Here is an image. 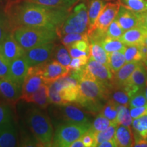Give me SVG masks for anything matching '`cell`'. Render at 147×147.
I'll return each instance as SVG.
<instances>
[{"label":"cell","mask_w":147,"mask_h":147,"mask_svg":"<svg viewBox=\"0 0 147 147\" xmlns=\"http://www.w3.org/2000/svg\"><path fill=\"white\" fill-rule=\"evenodd\" d=\"M3 10L12 31L22 26L56 29L63 23L70 11L47 6L29 0H8Z\"/></svg>","instance_id":"1"},{"label":"cell","mask_w":147,"mask_h":147,"mask_svg":"<svg viewBox=\"0 0 147 147\" xmlns=\"http://www.w3.org/2000/svg\"><path fill=\"white\" fill-rule=\"evenodd\" d=\"M79 95L75 104L87 113H100L110 99L111 89L96 79L81 78L78 82Z\"/></svg>","instance_id":"2"},{"label":"cell","mask_w":147,"mask_h":147,"mask_svg":"<svg viewBox=\"0 0 147 147\" xmlns=\"http://www.w3.org/2000/svg\"><path fill=\"white\" fill-rule=\"evenodd\" d=\"M45 110L38 106H30L25 110L24 120L39 146H53L52 121Z\"/></svg>","instance_id":"3"},{"label":"cell","mask_w":147,"mask_h":147,"mask_svg":"<svg viewBox=\"0 0 147 147\" xmlns=\"http://www.w3.org/2000/svg\"><path fill=\"white\" fill-rule=\"evenodd\" d=\"M12 33L16 41L25 51L55 42L58 38L56 29L47 27L22 26L16 27Z\"/></svg>","instance_id":"4"},{"label":"cell","mask_w":147,"mask_h":147,"mask_svg":"<svg viewBox=\"0 0 147 147\" xmlns=\"http://www.w3.org/2000/svg\"><path fill=\"white\" fill-rule=\"evenodd\" d=\"M48 113L52 122L57 126L64 123L91 125L89 113L76 104H51L48 107Z\"/></svg>","instance_id":"5"},{"label":"cell","mask_w":147,"mask_h":147,"mask_svg":"<svg viewBox=\"0 0 147 147\" xmlns=\"http://www.w3.org/2000/svg\"><path fill=\"white\" fill-rule=\"evenodd\" d=\"M89 29L88 6L82 1L76 4L69 11L63 23L57 27L56 32L59 38L64 35L73 33L83 34Z\"/></svg>","instance_id":"6"},{"label":"cell","mask_w":147,"mask_h":147,"mask_svg":"<svg viewBox=\"0 0 147 147\" xmlns=\"http://www.w3.org/2000/svg\"><path fill=\"white\" fill-rule=\"evenodd\" d=\"M91 125L64 123L58 125L53 136V146L69 147L74 141L80 138Z\"/></svg>","instance_id":"7"},{"label":"cell","mask_w":147,"mask_h":147,"mask_svg":"<svg viewBox=\"0 0 147 147\" xmlns=\"http://www.w3.org/2000/svg\"><path fill=\"white\" fill-rule=\"evenodd\" d=\"M55 45V42H51L25 51L24 56L28 62L29 67L45 63L52 59Z\"/></svg>","instance_id":"8"},{"label":"cell","mask_w":147,"mask_h":147,"mask_svg":"<svg viewBox=\"0 0 147 147\" xmlns=\"http://www.w3.org/2000/svg\"><path fill=\"white\" fill-rule=\"evenodd\" d=\"M84 69L91 78L102 82L112 89L114 74L107 65L89 57L87 63L84 66Z\"/></svg>","instance_id":"9"},{"label":"cell","mask_w":147,"mask_h":147,"mask_svg":"<svg viewBox=\"0 0 147 147\" xmlns=\"http://www.w3.org/2000/svg\"><path fill=\"white\" fill-rule=\"evenodd\" d=\"M146 82L147 66L143 63V61H141L132 72L123 87L131 97L140 89H144Z\"/></svg>","instance_id":"10"},{"label":"cell","mask_w":147,"mask_h":147,"mask_svg":"<svg viewBox=\"0 0 147 147\" xmlns=\"http://www.w3.org/2000/svg\"><path fill=\"white\" fill-rule=\"evenodd\" d=\"M69 70L67 67L54 59L41 64V75L44 83L49 85L61 77L67 76Z\"/></svg>","instance_id":"11"},{"label":"cell","mask_w":147,"mask_h":147,"mask_svg":"<svg viewBox=\"0 0 147 147\" xmlns=\"http://www.w3.org/2000/svg\"><path fill=\"white\" fill-rule=\"evenodd\" d=\"M25 51L16 41L12 32L0 44V54L9 63L23 56Z\"/></svg>","instance_id":"12"},{"label":"cell","mask_w":147,"mask_h":147,"mask_svg":"<svg viewBox=\"0 0 147 147\" xmlns=\"http://www.w3.org/2000/svg\"><path fill=\"white\" fill-rule=\"evenodd\" d=\"M0 94L4 102L14 106L21 100L22 85L7 78H0Z\"/></svg>","instance_id":"13"},{"label":"cell","mask_w":147,"mask_h":147,"mask_svg":"<svg viewBox=\"0 0 147 147\" xmlns=\"http://www.w3.org/2000/svg\"><path fill=\"white\" fill-rule=\"evenodd\" d=\"M121 4L120 1L115 3H106L97 18L95 23V29L96 28L103 32H106L110 23L115 19L120 8Z\"/></svg>","instance_id":"14"},{"label":"cell","mask_w":147,"mask_h":147,"mask_svg":"<svg viewBox=\"0 0 147 147\" xmlns=\"http://www.w3.org/2000/svg\"><path fill=\"white\" fill-rule=\"evenodd\" d=\"M29 68V63L24 55L16 59L10 64V69L7 79L22 85L28 72Z\"/></svg>","instance_id":"15"},{"label":"cell","mask_w":147,"mask_h":147,"mask_svg":"<svg viewBox=\"0 0 147 147\" xmlns=\"http://www.w3.org/2000/svg\"><path fill=\"white\" fill-rule=\"evenodd\" d=\"M43 83L44 80L41 75L29 69L25 80L22 84L21 100L25 102L29 97L34 94Z\"/></svg>","instance_id":"16"},{"label":"cell","mask_w":147,"mask_h":147,"mask_svg":"<svg viewBox=\"0 0 147 147\" xmlns=\"http://www.w3.org/2000/svg\"><path fill=\"white\" fill-rule=\"evenodd\" d=\"M115 19L124 31L136 27L138 25V14L123 5L121 4L120 8Z\"/></svg>","instance_id":"17"},{"label":"cell","mask_w":147,"mask_h":147,"mask_svg":"<svg viewBox=\"0 0 147 147\" xmlns=\"http://www.w3.org/2000/svg\"><path fill=\"white\" fill-rule=\"evenodd\" d=\"M17 143V132L12 121L0 125V147H13Z\"/></svg>","instance_id":"18"},{"label":"cell","mask_w":147,"mask_h":147,"mask_svg":"<svg viewBox=\"0 0 147 147\" xmlns=\"http://www.w3.org/2000/svg\"><path fill=\"white\" fill-rule=\"evenodd\" d=\"M140 61L127 62L119 69L113 75V87L112 88H122L128 80L134 69L140 63Z\"/></svg>","instance_id":"19"},{"label":"cell","mask_w":147,"mask_h":147,"mask_svg":"<svg viewBox=\"0 0 147 147\" xmlns=\"http://www.w3.org/2000/svg\"><path fill=\"white\" fill-rule=\"evenodd\" d=\"M115 138L117 146H133L134 143V133L131 127L119 125L116 129Z\"/></svg>","instance_id":"20"},{"label":"cell","mask_w":147,"mask_h":147,"mask_svg":"<svg viewBox=\"0 0 147 147\" xmlns=\"http://www.w3.org/2000/svg\"><path fill=\"white\" fill-rule=\"evenodd\" d=\"M25 102L34 103L40 108L43 109H47L51 104L49 97V85L43 83L39 89L30 97H29Z\"/></svg>","instance_id":"21"},{"label":"cell","mask_w":147,"mask_h":147,"mask_svg":"<svg viewBox=\"0 0 147 147\" xmlns=\"http://www.w3.org/2000/svg\"><path fill=\"white\" fill-rule=\"evenodd\" d=\"M146 34L147 32L144 29L136 27L125 31L119 40L126 46L139 45L140 44L142 43Z\"/></svg>","instance_id":"22"},{"label":"cell","mask_w":147,"mask_h":147,"mask_svg":"<svg viewBox=\"0 0 147 147\" xmlns=\"http://www.w3.org/2000/svg\"><path fill=\"white\" fill-rule=\"evenodd\" d=\"M106 3L103 0H88V14H89V29L87 33L95 29V23L104 8Z\"/></svg>","instance_id":"23"},{"label":"cell","mask_w":147,"mask_h":147,"mask_svg":"<svg viewBox=\"0 0 147 147\" xmlns=\"http://www.w3.org/2000/svg\"><path fill=\"white\" fill-rule=\"evenodd\" d=\"M89 43V57L108 66V54L102 46L98 42L94 41H90Z\"/></svg>","instance_id":"24"},{"label":"cell","mask_w":147,"mask_h":147,"mask_svg":"<svg viewBox=\"0 0 147 147\" xmlns=\"http://www.w3.org/2000/svg\"><path fill=\"white\" fill-rule=\"evenodd\" d=\"M71 55L69 54L67 48L63 44H55L52 55V59H54L65 67H68L71 63Z\"/></svg>","instance_id":"25"},{"label":"cell","mask_w":147,"mask_h":147,"mask_svg":"<svg viewBox=\"0 0 147 147\" xmlns=\"http://www.w3.org/2000/svg\"><path fill=\"white\" fill-rule=\"evenodd\" d=\"M132 129L134 140L140 138L147 139V115L133 119Z\"/></svg>","instance_id":"26"},{"label":"cell","mask_w":147,"mask_h":147,"mask_svg":"<svg viewBox=\"0 0 147 147\" xmlns=\"http://www.w3.org/2000/svg\"><path fill=\"white\" fill-rule=\"evenodd\" d=\"M108 54V66L113 74H115L126 63L123 51H115Z\"/></svg>","instance_id":"27"},{"label":"cell","mask_w":147,"mask_h":147,"mask_svg":"<svg viewBox=\"0 0 147 147\" xmlns=\"http://www.w3.org/2000/svg\"><path fill=\"white\" fill-rule=\"evenodd\" d=\"M29 1L47 6L64 8L71 10L73 7L77 4L78 1H80V0H29Z\"/></svg>","instance_id":"28"},{"label":"cell","mask_w":147,"mask_h":147,"mask_svg":"<svg viewBox=\"0 0 147 147\" xmlns=\"http://www.w3.org/2000/svg\"><path fill=\"white\" fill-rule=\"evenodd\" d=\"M129 93L124 87L112 88L110 94V99L113 100L119 105L129 106L130 100Z\"/></svg>","instance_id":"29"},{"label":"cell","mask_w":147,"mask_h":147,"mask_svg":"<svg viewBox=\"0 0 147 147\" xmlns=\"http://www.w3.org/2000/svg\"><path fill=\"white\" fill-rule=\"evenodd\" d=\"M59 93L63 101L64 104L75 103L79 95V84L78 85H71L64 87L59 91Z\"/></svg>","instance_id":"30"},{"label":"cell","mask_w":147,"mask_h":147,"mask_svg":"<svg viewBox=\"0 0 147 147\" xmlns=\"http://www.w3.org/2000/svg\"><path fill=\"white\" fill-rule=\"evenodd\" d=\"M100 45L102 46L108 53H110L115 51H125L126 45H124L119 39H115V38H110L106 36Z\"/></svg>","instance_id":"31"},{"label":"cell","mask_w":147,"mask_h":147,"mask_svg":"<svg viewBox=\"0 0 147 147\" xmlns=\"http://www.w3.org/2000/svg\"><path fill=\"white\" fill-rule=\"evenodd\" d=\"M117 106H118V104L117 103H115L111 99H109L106 102V104H104V106H103L102 110L99 113L105 117L106 118L109 119L112 123H117V114H118Z\"/></svg>","instance_id":"32"},{"label":"cell","mask_w":147,"mask_h":147,"mask_svg":"<svg viewBox=\"0 0 147 147\" xmlns=\"http://www.w3.org/2000/svg\"><path fill=\"white\" fill-rule=\"evenodd\" d=\"M117 111H118V114H117V122L118 125L131 127L133 119L130 114V109L128 108V106L118 104Z\"/></svg>","instance_id":"33"},{"label":"cell","mask_w":147,"mask_h":147,"mask_svg":"<svg viewBox=\"0 0 147 147\" xmlns=\"http://www.w3.org/2000/svg\"><path fill=\"white\" fill-rule=\"evenodd\" d=\"M118 125L117 123H112L104 131L95 132V146H97L99 144L104 141L113 138Z\"/></svg>","instance_id":"34"},{"label":"cell","mask_w":147,"mask_h":147,"mask_svg":"<svg viewBox=\"0 0 147 147\" xmlns=\"http://www.w3.org/2000/svg\"><path fill=\"white\" fill-rule=\"evenodd\" d=\"M121 3L136 13L147 11V0H121Z\"/></svg>","instance_id":"35"},{"label":"cell","mask_w":147,"mask_h":147,"mask_svg":"<svg viewBox=\"0 0 147 147\" xmlns=\"http://www.w3.org/2000/svg\"><path fill=\"white\" fill-rule=\"evenodd\" d=\"M125 58L126 63L131 61H143L142 55L140 52L138 46L129 45L126 46L124 51Z\"/></svg>","instance_id":"36"},{"label":"cell","mask_w":147,"mask_h":147,"mask_svg":"<svg viewBox=\"0 0 147 147\" xmlns=\"http://www.w3.org/2000/svg\"><path fill=\"white\" fill-rule=\"evenodd\" d=\"M12 32L10 22L3 8L0 9V44Z\"/></svg>","instance_id":"37"},{"label":"cell","mask_w":147,"mask_h":147,"mask_svg":"<svg viewBox=\"0 0 147 147\" xmlns=\"http://www.w3.org/2000/svg\"><path fill=\"white\" fill-rule=\"evenodd\" d=\"M112 123H112L109 119L98 113L93 122L91 123L90 129L94 132L102 131L107 129Z\"/></svg>","instance_id":"38"},{"label":"cell","mask_w":147,"mask_h":147,"mask_svg":"<svg viewBox=\"0 0 147 147\" xmlns=\"http://www.w3.org/2000/svg\"><path fill=\"white\" fill-rule=\"evenodd\" d=\"M61 43L63 44L66 47H69V45L74 43V42L78 41V40H89V36L87 33H83V34H78V33H73V34H68L64 35L59 38Z\"/></svg>","instance_id":"39"},{"label":"cell","mask_w":147,"mask_h":147,"mask_svg":"<svg viewBox=\"0 0 147 147\" xmlns=\"http://www.w3.org/2000/svg\"><path fill=\"white\" fill-rule=\"evenodd\" d=\"M146 105H147V100L144 95V89H140L130 97L129 103V108L140 107Z\"/></svg>","instance_id":"40"},{"label":"cell","mask_w":147,"mask_h":147,"mask_svg":"<svg viewBox=\"0 0 147 147\" xmlns=\"http://www.w3.org/2000/svg\"><path fill=\"white\" fill-rule=\"evenodd\" d=\"M124 32L125 31L119 25L118 21L115 19L108 26L106 30V36L115 39H119Z\"/></svg>","instance_id":"41"},{"label":"cell","mask_w":147,"mask_h":147,"mask_svg":"<svg viewBox=\"0 0 147 147\" xmlns=\"http://www.w3.org/2000/svg\"><path fill=\"white\" fill-rule=\"evenodd\" d=\"M8 104L0 102V125L12 121V113Z\"/></svg>","instance_id":"42"},{"label":"cell","mask_w":147,"mask_h":147,"mask_svg":"<svg viewBox=\"0 0 147 147\" xmlns=\"http://www.w3.org/2000/svg\"><path fill=\"white\" fill-rule=\"evenodd\" d=\"M89 59V55H84V56L80 57L73 58L71 61L70 64L67 67V68H68L69 71L79 70V69L83 67L87 63Z\"/></svg>","instance_id":"43"},{"label":"cell","mask_w":147,"mask_h":147,"mask_svg":"<svg viewBox=\"0 0 147 147\" xmlns=\"http://www.w3.org/2000/svg\"><path fill=\"white\" fill-rule=\"evenodd\" d=\"M85 147H95V132L91 129L80 137Z\"/></svg>","instance_id":"44"},{"label":"cell","mask_w":147,"mask_h":147,"mask_svg":"<svg viewBox=\"0 0 147 147\" xmlns=\"http://www.w3.org/2000/svg\"><path fill=\"white\" fill-rule=\"evenodd\" d=\"M10 64L0 54V78H8Z\"/></svg>","instance_id":"45"},{"label":"cell","mask_w":147,"mask_h":147,"mask_svg":"<svg viewBox=\"0 0 147 147\" xmlns=\"http://www.w3.org/2000/svg\"><path fill=\"white\" fill-rule=\"evenodd\" d=\"M130 114L132 119H135L142 116L147 115V105L144 106H140V107L129 108Z\"/></svg>","instance_id":"46"},{"label":"cell","mask_w":147,"mask_h":147,"mask_svg":"<svg viewBox=\"0 0 147 147\" xmlns=\"http://www.w3.org/2000/svg\"><path fill=\"white\" fill-rule=\"evenodd\" d=\"M69 47H74L76 48V49H79V50H81L83 51H86V52L89 53V47H90V43L89 40H78L74 43L71 44L67 47V48Z\"/></svg>","instance_id":"47"},{"label":"cell","mask_w":147,"mask_h":147,"mask_svg":"<svg viewBox=\"0 0 147 147\" xmlns=\"http://www.w3.org/2000/svg\"><path fill=\"white\" fill-rule=\"evenodd\" d=\"M138 14V27L144 29L147 32V11H145Z\"/></svg>","instance_id":"48"},{"label":"cell","mask_w":147,"mask_h":147,"mask_svg":"<svg viewBox=\"0 0 147 147\" xmlns=\"http://www.w3.org/2000/svg\"><path fill=\"white\" fill-rule=\"evenodd\" d=\"M67 49H68L69 53V54H70L71 57L73 58L80 57L84 56V55H89V53L86 52V51L79 50V49H76V48L69 47V48H67Z\"/></svg>","instance_id":"49"},{"label":"cell","mask_w":147,"mask_h":147,"mask_svg":"<svg viewBox=\"0 0 147 147\" xmlns=\"http://www.w3.org/2000/svg\"><path fill=\"white\" fill-rule=\"evenodd\" d=\"M99 147H117V144L116 142L115 138H112L108 140H105L104 142H101L100 144H98Z\"/></svg>","instance_id":"50"},{"label":"cell","mask_w":147,"mask_h":147,"mask_svg":"<svg viewBox=\"0 0 147 147\" xmlns=\"http://www.w3.org/2000/svg\"><path fill=\"white\" fill-rule=\"evenodd\" d=\"M133 146L135 147H147V139H138L134 140Z\"/></svg>","instance_id":"51"},{"label":"cell","mask_w":147,"mask_h":147,"mask_svg":"<svg viewBox=\"0 0 147 147\" xmlns=\"http://www.w3.org/2000/svg\"><path fill=\"white\" fill-rule=\"evenodd\" d=\"M138 46L140 52L142 55L143 61H144L147 57V45H144V43H141Z\"/></svg>","instance_id":"52"},{"label":"cell","mask_w":147,"mask_h":147,"mask_svg":"<svg viewBox=\"0 0 147 147\" xmlns=\"http://www.w3.org/2000/svg\"><path fill=\"white\" fill-rule=\"evenodd\" d=\"M69 147H85V146H84V144L83 142H82V139L80 138L74 141V142L70 144Z\"/></svg>","instance_id":"53"},{"label":"cell","mask_w":147,"mask_h":147,"mask_svg":"<svg viewBox=\"0 0 147 147\" xmlns=\"http://www.w3.org/2000/svg\"><path fill=\"white\" fill-rule=\"evenodd\" d=\"M144 95L146 97V100H147V82L146 85H145V87L144 88Z\"/></svg>","instance_id":"54"},{"label":"cell","mask_w":147,"mask_h":147,"mask_svg":"<svg viewBox=\"0 0 147 147\" xmlns=\"http://www.w3.org/2000/svg\"><path fill=\"white\" fill-rule=\"evenodd\" d=\"M142 43H144V45H147V34L146 35V36L144 37V40H143Z\"/></svg>","instance_id":"55"},{"label":"cell","mask_w":147,"mask_h":147,"mask_svg":"<svg viewBox=\"0 0 147 147\" xmlns=\"http://www.w3.org/2000/svg\"><path fill=\"white\" fill-rule=\"evenodd\" d=\"M7 1H8V0H0V4H1V3H3V2L6 3Z\"/></svg>","instance_id":"56"},{"label":"cell","mask_w":147,"mask_h":147,"mask_svg":"<svg viewBox=\"0 0 147 147\" xmlns=\"http://www.w3.org/2000/svg\"><path fill=\"white\" fill-rule=\"evenodd\" d=\"M143 63H144L145 64V65H146L147 66V57H146V59H144V61H143Z\"/></svg>","instance_id":"57"},{"label":"cell","mask_w":147,"mask_h":147,"mask_svg":"<svg viewBox=\"0 0 147 147\" xmlns=\"http://www.w3.org/2000/svg\"><path fill=\"white\" fill-rule=\"evenodd\" d=\"M1 94H0V99H1ZM0 102H1V101H0Z\"/></svg>","instance_id":"58"}]
</instances>
